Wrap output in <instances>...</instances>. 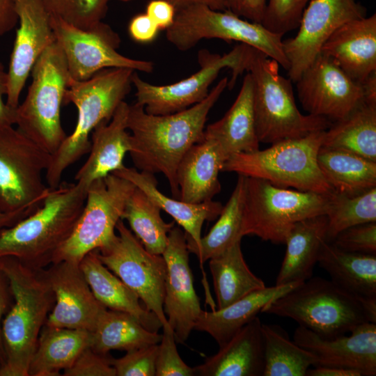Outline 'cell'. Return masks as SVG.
I'll use <instances>...</instances> for the list:
<instances>
[{
    "mask_svg": "<svg viewBox=\"0 0 376 376\" xmlns=\"http://www.w3.org/2000/svg\"><path fill=\"white\" fill-rule=\"evenodd\" d=\"M51 24L70 76L75 80H86L107 68H129L146 73L154 70L151 61L120 54L117 51L121 42L118 34L103 22L89 30L76 28L54 16H51Z\"/></svg>",
    "mask_w": 376,
    "mask_h": 376,
    "instance_id": "15",
    "label": "cell"
},
{
    "mask_svg": "<svg viewBox=\"0 0 376 376\" xmlns=\"http://www.w3.org/2000/svg\"><path fill=\"white\" fill-rule=\"evenodd\" d=\"M175 10L194 5H202L216 10H227L225 0H168Z\"/></svg>",
    "mask_w": 376,
    "mask_h": 376,
    "instance_id": "54",
    "label": "cell"
},
{
    "mask_svg": "<svg viewBox=\"0 0 376 376\" xmlns=\"http://www.w3.org/2000/svg\"><path fill=\"white\" fill-rule=\"evenodd\" d=\"M116 229L115 239L97 250L100 260L138 295L162 327L168 324L163 308L166 267L162 255L149 253L123 219Z\"/></svg>",
    "mask_w": 376,
    "mask_h": 376,
    "instance_id": "14",
    "label": "cell"
},
{
    "mask_svg": "<svg viewBox=\"0 0 376 376\" xmlns=\"http://www.w3.org/2000/svg\"><path fill=\"white\" fill-rule=\"evenodd\" d=\"M350 334L326 338L299 325L295 330L293 341L315 357L314 366L342 368L357 371L361 376H375L376 323H361Z\"/></svg>",
    "mask_w": 376,
    "mask_h": 376,
    "instance_id": "21",
    "label": "cell"
},
{
    "mask_svg": "<svg viewBox=\"0 0 376 376\" xmlns=\"http://www.w3.org/2000/svg\"><path fill=\"white\" fill-rule=\"evenodd\" d=\"M261 312L291 318L326 338L350 333L366 322L376 323V301L360 299L319 276L271 301Z\"/></svg>",
    "mask_w": 376,
    "mask_h": 376,
    "instance_id": "5",
    "label": "cell"
},
{
    "mask_svg": "<svg viewBox=\"0 0 376 376\" xmlns=\"http://www.w3.org/2000/svg\"><path fill=\"white\" fill-rule=\"evenodd\" d=\"M331 242L346 251L376 255V222L350 227Z\"/></svg>",
    "mask_w": 376,
    "mask_h": 376,
    "instance_id": "45",
    "label": "cell"
},
{
    "mask_svg": "<svg viewBox=\"0 0 376 376\" xmlns=\"http://www.w3.org/2000/svg\"><path fill=\"white\" fill-rule=\"evenodd\" d=\"M327 241L341 231L359 224L376 222V187L356 195L332 191L329 194Z\"/></svg>",
    "mask_w": 376,
    "mask_h": 376,
    "instance_id": "40",
    "label": "cell"
},
{
    "mask_svg": "<svg viewBox=\"0 0 376 376\" xmlns=\"http://www.w3.org/2000/svg\"><path fill=\"white\" fill-rule=\"evenodd\" d=\"M17 22L14 0H0V38L10 31Z\"/></svg>",
    "mask_w": 376,
    "mask_h": 376,
    "instance_id": "52",
    "label": "cell"
},
{
    "mask_svg": "<svg viewBox=\"0 0 376 376\" xmlns=\"http://www.w3.org/2000/svg\"><path fill=\"white\" fill-rule=\"evenodd\" d=\"M8 88L7 71L0 61V125H14L16 109L9 107L3 100Z\"/></svg>",
    "mask_w": 376,
    "mask_h": 376,
    "instance_id": "51",
    "label": "cell"
},
{
    "mask_svg": "<svg viewBox=\"0 0 376 376\" xmlns=\"http://www.w3.org/2000/svg\"><path fill=\"white\" fill-rule=\"evenodd\" d=\"M24 100L16 108L17 129L51 155L67 135L61 109L70 78L63 51L55 42L36 61Z\"/></svg>",
    "mask_w": 376,
    "mask_h": 376,
    "instance_id": "8",
    "label": "cell"
},
{
    "mask_svg": "<svg viewBox=\"0 0 376 376\" xmlns=\"http://www.w3.org/2000/svg\"><path fill=\"white\" fill-rule=\"evenodd\" d=\"M158 343L155 376H195L194 368L187 365L177 350L174 332L168 324L162 327Z\"/></svg>",
    "mask_w": 376,
    "mask_h": 376,
    "instance_id": "43",
    "label": "cell"
},
{
    "mask_svg": "<svg viewBox=\"0 0 376 376\" xmlns=\"http://www.w3.org/2000/svg\"><path fill=\"white\" fill-rule=\"evenodd\" d=\"M300 283H291L272 287L266 286L246 295L225 308L210 312L202 311L194 329L210 334L220 347L256 317L269 302L283 295Z\"/></svg>",
    "mask_w": 376,
    "mask_h": 376,
    "instance_id": "30",
    "label": "cell"
},
{
    "mask_svg": "<svg viewBox=\"0 0 376 376\" xmlns=\"http://www.w3.org/2000/svg\"><path fill=\"white\" fill-rule=\"evenodd\" d=\"M112 173L132 182L155 202L161 210L171 216L174 221L183 228L187 244H199L203 223L216 219L224 206L221 203L212 200L200 203H190L180 199L169 198L158 189V182L154 174L139 171L136 168L125 166Z\"/></svg>",
    "mask_w": 376,
    "mask_h": 376,
    "instance_id": "28",
    "label": "cell"
},
{
    "mask_svg": "<svg viewBox=\"0 0 376 376\" xmlns=\"http://www.w3.org/2000/svg\"><path fill=\"white\" fill-rule=\"evenodd\" d=\"M112 358L90 347L84 349L72 365L63 371L64 376H116Z\"/></svg>",
    "mask_w": 376,
    "mask_h": 376,
    "instance_id": "46",
    "label": "cell"
},
{
    "mask_svg": "<svg viewBox=\"0 0 376 376\" xmlns=\"http://www.w3.org/2000/svg\"><path fill=\"white\" fill-rule=\"evenodd\" d=\"M146 13L159 30H166L174 22L176 10L168 0H151L146 6Z\"/></svg>",
    "mask_w": 376,
    "mask_h": 376,
    "instance_id": "49",
    "label": "cell"
},
{
    "mask_svg": "<svg viewBox=\"0 0 376 376\" xmlns=\"http://www.w3.org/2000/svg\"><path fill=\"white\" fill-rule=\"evenodd\" d=\"M130 104L123 101L108 122L100 123L91 133L87 160L75 176L77 183L88 189L96 180L123 169L130 150V133L127 127Z\"/></svg>",
    "mask_w": 376,
    "mask_h": 376,
    "instance_id": "23",
    "label": "cell"
},
{
    "mask_svg": "<svg viewBox=\"0 0 376 376\" xmlns=\"http://www.w3.org/2000/svg\"><path fill=\"white\" fill-rule=\"evenodd\" d=\"M79 265L94 296L106 308L131 315L150 331L162 328L157 317L141 305L138 295L101 262L97 250L86 254Z\"/></svg>",
    "mask_w": 376,
    "mask_h": 376,
    "instance_id": "27",
    "label": "cell"
},
{
    "mask_svg": "<svg viewBox=\"0 0 376 376\" xmlns=\"http://www.w3.org/2000/svg\"><path fill=\"white\" fill-rule=\"evenodd\" d=\"M318 263L334 283L368 301H376V255L349 252L324 241Z\"/></svg>",
    "mask_w": 376,
    "mask_h": 376,
    "instance_id": "31",
    "label": "cell"
},
{
    "mask_svg": "<svg viewBox=\"0 0 376 376\" xmlns=\"http://www.w3.org/2000/svg\"><path fill=\"white\" fill-rule=\"evenodd\" d=\"M251 47L239 43L229 52L220 55L206 49L198 52L200 69L189 77L167 85H155L142 79L134 71L132 77L136 103L153 115H166L186 109L203 100L209 88L224 68L232 71L228 87L247 70Z\"/></svg>",
    "mask_w": 376,
    "mask_h": 376,
    "instance_id": "13",
    "label": "cell"
},
{
    "mask_svg": "<svg viewBox=\"0 0 376 376\" xmlns=\"http://www.w3.org/2000/svg\"><path fill=\"white\" fill-rule=\"evenodd\" d=\"M13 303V296L9 281L0 269V368L5 363V352L2 340L3 316L8 313Z\"/></svg>",
    "mask_w": 376,
    "mask_h": 376,
    "instance_id": "50",
    "label": "cell"
},
{
    "mask_svg": "<svg viewBox=\"0 0 376 376\" xmlns=\"http://www.w3.org/2000/svg\"><path fill=\"white\" fill-rule=\"evenodd\" d=\"M226 10L251 22L263 20L266 0H225Z\"/></svg>",
    "mask_w": 376,
    "mask_h": 376,
    "instance_id": "47",
    "label": "cell"
},
{
    "mask_svg": "<svg viewBox=\"0 0 376 376\" xmlns=\"http://www.w3.org/2000/svg\"><path fill=\"white\" fill-rule=\"evenodd\" d=\"M366 16V8L357 0H311L304 10L295 36L283 40L292 82L295 83L320 54L322 45L337 29Z\"/></svg>",
    "mask_w": 376,
    "mask_h": 376,
    "instance_id": "17",
    "label": "cell"
},
{
    "mask_svg": "<svg viewBox=\"0 0 376 376\" xmlns=\"http://www.w3.org/2000/svg\"><path fill=\"white\" fill-rule=\"evenodd\" d=\"M322 147L341 150L376 162V105L363 102L324 130Z\"/></svg>",
    "mask_w": 376,
    "mask_h": 376,
    "instance_id": "35",
    "label": "cell"
},
{
    "mask_svg": "<svg viewBox=\"0 0 376 376\" xmlns=\"http://www.w3.org/2000/svg\"><path fill=\"white\" fill-rule=\"evenodd\" d=\"M134 72L129 68H107L86 80L70 78L63 103L77 107V121L72 133L51 155L45 173L49 189L57 187L65 171L89 152L90 135L100 123L109 121L124 101L131 90Z\"/></svg>",
    "mask_w": 376,
    "mask_h": 376,
    "instance_id": "4",
    "label": "cell"
},
{
    "mask_svg": "<svg viewBox=\"0 0 376 376\" xmlns=\"http://www.w3.org/2000/svg\"><path fill=\"white\" fill-rule=\"evenodd\" d=\"M329 194L282 188L246 177L242 235L284 244L296 222L326 214Z\"/></svg>",
    "mask_w": 376,
    "mask_h": 376,
    "instance_id": "9",
    "label": "cell"
},
{
    "mask_svg": "<svg viewBox=\"0 0 376 376\" xmlns=\"http://www.w3.org/2000/svg\"><path fill=\"white\" fill-rule=\"evenodd\" d=\"M158 344L126 352L121 358H112L116 376H155Z\"/></svg>",
    "mask_w": 376,
    "mask_h": 376,
    "instance_id": "44",
    "label": "cell"
},
{
    "mask_svg": "<svg viewBox=\"0 0 376 376\" xmlns=\"http://www.w3.org/2000/svg\"><path fill=\"white\" fill-rule=\"evenodd\" d=\"M279 65L252 47L246 72L253 81V111L259 142L272 144L328 129L331 120L299 111L292 81L279 73Z\"/></svg>",
    "mask_w": 376,
    "mask_h": 376,
    "instance_id": "6",
    "label": "cell"
},
{
    "mask_svg": "<svg viewBox=\"0 0 376 376\" xmlns=\"http://www.w3.org/2000/svg\"><path fill=\"white\" fill-rule=\"evenodd\" d=\"M51 154L13 125H0V212L32 214L51 189L43 180Z\"/></svg>",
    "mask_w": 376,
    "mask_h": 376,
    "instance_id": "11",
    "label": "cell"
},
{
    "mask_svg": "<svg viewBox=\"0 0 376 376\" xmlns=\"http://www.w3.org/2000/svg\"><path fill=\"white\" fill-rule=\"evenodd\" d=\"M361 84L364 93V102L376 105V72L370 75Z\"/></svg>",
    "mask_w": 376,
    "mask_h": 376,
    "instance_id": "55",
    "label": "cell"
},
{
    "mask_svg": "<svg viewBox=\"0 0 376 376\" xmlns=\"http://www.w3.org/2000/svg\"><path fill=\"white\" fill-rule=\"evenodd\" d=\"M295 83L303 109L331 122L345 118L364 102L362 84L321 53Z\"/></svg>",
    "mask_w": 376,
    "mask_h": 376,
    "instance_id": "16",
    "label": "cell"
},
{
    "mask_svg": "<svg viewBox=\"0 0 376 376\" xmlns=\"http://www.w3.org/2000/svg\"><path fill=\"white\" fill-rule=\"evenodd\" d=\"M25 212L4 213L0 212V232L6 228H8L23 218L29 216Z\"/></svg>",
    "mask_w": 376,
    "mask_h": 376,
    "instance_id": "56",
    "label": "cell"
},
{
    "mask_svg": "<svg viewBox=\"0 0 376 376\" xmlns=\"http://www.w3.org/2000/svg\"><path fill=\"white\" fill-rule=\"evenodd\" d=\"M87 189L61 183L50 189L39 208L0 232V258L13 256L36 269L52 263L83 210Z\"/></svg>",
    "mask_w": 376,
    "mask_h": 376,
    "instance_id": "3",
    "label": "cell"
},
{
    "mask_svg": "<svg viewBox=\"0 0 376 376\" xmlns=\"http://www.w3.org/2000/svg\"><path fill=\"white\" fill-rule=\"evenodd\" d=\"M44 269L55 297L45 325L93 332L106 308L94 296L79 264L61 261Z\"/></svg>",
    "mask_w": 376,
    "mask_h": 376,
    "instance_id": "20",
    "label": "cell"
},
{
    "mask_svg": "<svg viewBox=\"0 0 376 376\" xmlns=\"http://www.w3.org/2000/svg\"><path fill=\"white\" fill-rule=\"evenodd\" d=\"M161 209L142 190L136 187L129 197L122 219L127 220L132 232L150 253L162 255L168 235L175 221L165 222Z\"/></svg>",
    "mask_w": 376,
    "mask_h": 376,
    "instance_id": "38",
    "label": "cell"
},
{
    "mask_svg": "<svg viewBox=\"0 0 376 376\" xmlns=\"http://www.w3.org/2000/svg\"><path fill=\"white\" fill-rule=\"evenodd\" d=\"M19 27L7 70L6 104L16 109L36 61L56 42L51 16L42 0H14Z\"/></svg>",
    "mask_w": 376,
    "mask_h": 376,
    "instance_id": "19",
    "label": "cell"
},
{
    "mask_svg": "<svg viewBox=\"0 0 376 376\" xmlns=\"http://www.w3.org/2000/svg\"><path fill=\"white\" fill-rule=\"evenodd\" d=\"M311 0H266L261 24L269 31L283 36L298 28L300 20Z\"/></svg>",
    "mask_w": 376,
    "mask_h": 376,
    "instance_id": "42",
    "label": "cell"
},
{
    "mask_svg": "<svg viewBox=\"0 0 376 376\" xmlns=\"http://www.w3.org/2000/svg\"><path fill=\"white\" fill-rule=\"evenodd\" d=\"M159 29L145 13L136 15L132 18L128 26L130 37L136 42L148 43L153 41Z\"/></svg>",
    "mask_w": 376,
    "mask_h": 376,
    "instance_id": "48",
    "label": "cell"
},
{
    "mask_svg": "<svg viewBox=\"0 0 376 376\" xmlns=\"http://www.w3.org/2000/svg\"><path fill=\"white\" fill-rule=\"evenodd\" d=\"M318 164L334 191L356 195L376 187V162L347 151L321 147Z\"/></svg>",
    "mask_w": 376,
    "mask_h": 376,
    "instance_id": "33",
    "label": "cell"
},
{
    "mask_svg": "<svg viewBox=\"0 0 376 376\" xmlns=\"http://www.w3.org/2000/svg\"><path fill=\"white\" fill-rule=\"evenodd\" d=\"M161 338L162 334L148 330L131 315L106 309L91 332L90 347L108 354L113 350L127 352L158 344Z\"/></svg>",
    "mask_w": 376,
    "mask_h": 376,
    "instance_id": "36",
    "label": "cell"
},
{
    "mask_svg": "<svg viewBox=\"0 0 376 376\" xmlns=\"http://www.w3.org/2000/svg\"><path fill=\"white\" fill-rule=\"evenodd\" d=\"M265 342V368L263 376H306L316 362L306 350L291 341L286 333L275 325L262 324Z\"/></svg>",
    "mask_w": 376,
    "mask_h": 376,
    "instance_id": "39",
    "label": "cell"
},
{
    "mask_svg": "<svg viewBox=\"0 0 376 376\" xmlns=\"http://www.w3.org/2000/svg\"><path fill=\"white\" fill-rule=\"evenodd\" d=\"M226 161L217 145L203 137L181 159L176 170V182L181 201L200 203L211 201L221 191L219 173Z\"/></svg>",
    "mask_w": 376,
    "mask_h": 376,
    "instance_id": "25",
    "label": "cell"
},
{
    "mask_svg": "<svg viewBox=\"0 0 376 376\" xmlns=\"http://www.w3.org/2000/svg\"><path fill=\"white\" fill-rule=\"evenodd\" d=\"M189 253L185 232L174 226L162 254L166 267L163 308L180 343L187 340L203 311L194 286Z\"/></svg>",
    "mask_w": 376,
    "mask_h": 376,
    "instance_id": "18",
    "label": "cell"
},
{
    "mask_svg": "<svg viewBox=\"0 0 376 376\" xmlns=\"http://www.w3.org/2000/svg\"><path fill=\"white\" fill-rule=\"evenodd\" d=\"M327 217L315 216L296 222L285 243L286 251L276 284L302 283L313 276L321 246L327 240Z\"/></svg>",
    "mask_w": 376,
    "mask_h": 376,
    "instance_id": "29",
    "label": "cell"
},
{
    "mask_svg": "<svg viewBox=\"0 0 376 376\" xmlns=\"http://www.w3.org/2000/svg\"><path fill=\"white\" fill-rule=\"evenodd\" d=\"M120 1H132V0H120Z\"/></svg>",
    "mask_w": 376,
    "mask_h": 376,
    "instance_id": "57",
    "label": "cell"
},
{
    "mask_svg": "<svg viewBox=\"0 0 376 376\" xmlns=\"http://www.w3.org/2000/svg\"><path fill=\"white\" fill-rule=\"evenodd\" d=\"M204 137L212 140L226 157L259 149L253 111V81L247 72L240 91L228 111L205 128Z\"/></svg>",
    "mask_w": 376,
    "mask_h": 376,
    "instance_id": "26",
    "label": "cell"
},
{
    "mask_svg": "<svg viewBox=\"0 0 376 376\" xmlns=\"http://www.w3.org/2000/svg\"><path fill=\"white\" fill-rule=\"evenodd\" d=\"M135 188L132 182L113 173L93 182L74 229L56 252L52 263L79 264L88 253L109 244L116 237V224Z\"/></svg>",
    "mask_w": 376,
    "mask_h": 376,
    "instance_id": "12",
    "label": "cell"
},
{
    "mask_svg": "<svg viewBox=\"0 0 376 376\" xmlns=\"http://www.w3.org/2000/svg\"><path fill=\"white\" fill-rule=\"evenodd\" d=\"M256 316L240 329L215 354L194 368L198 376H263L265 342Z\"/></svg>",
    "mask_w": 376,
    "mask_h": 376,
    "instance_id": "24",
    "label": "cell"
},
{
    "mask_svg": "<svg viewBox=\"0 0 376 376\" xmlns=\"http://www.w3.org/2000/svg\"><path fill=\"white\" fill-rule=\"evenodd\" d=\"M228 83L224 77L203 100L173 113L153 115L136 102L130 105L127 127L132 162L141 171L163 173L175 198H180L176 182L179 162L192 146L203 139L207 115Z\"/></svg>",
    "mask_w": 376,
    "mask_h": 376,
    "instance_id": "1",
    "label": "cell"
},
{
    "mask_svg": "<svg viewBox=\"0 0 376 376\" xmlns=\"http://www.w3.org/2000/svg\"><path fill=\"white\" fill-rule=\"evenodd\" d=\"M283 36L269 31L228 10H216L194 5L176 10L173 24L166 30L167 40L180 51L195 47L203 39H221L247 45L276 61L288 70Z\"/></svg>",
    "mask_w": 376,
    "mask_h": 376,
    "instance_id": "10",
    "label": "cell"
},
{
    "mask_svg": "<svg viewBox=\"0 0 376 376\" xmlns=\"http://www.w3.org/2000/svg\"><path fill=\"white\" fill-rule=\"evenodd\" d=\"M217 308L221 309L246 295L266 287L264 281L249 268L241 249V241L236 242L221 254L209 260Z\"/></svg>",
    "mask_w": 376,
    "mask_h": 376,
    "instance_id": "34",
    "label": "cell"
},
{
    "mask_svg": "<svg viewBox=\"0 0 376 376\" xmlns=\"http://www.w3.org/2000/svg\"><path fill=\"white\" fill-rule=\"evenodd\" d=\"M111 0H42L51 16L82 30L95 28L105 17Z\"/></svg>",
    "mask_w": 376,
    "mask_h": 376,
    "instance_id": "41",
    "label": "cell"
},
{
    "mask_svg": "<svg viewBox=\"0 0 376 376\" xmlns=\"http://www.w3.org/2000/svg\"><path fill=\"white\" fill-rule=\"evenodd\" d=\"M245 186L246 176L238 175L234 190L214 225L198 245L187 243L189 253H194L201 265L241 241Z\"/></svg>",
    "mask_w": 376,
    "mask_h": 376,
    "instance_id": "37",
    "label": "cell"
},
{
    "mask_svg": "<svg viewBox=\"0 0 376 376\" xmlns=\"http://www.w3.org/2000/svg\"><path fill=\"white\" fill-rule=\"evenodd\" d=\"M308 368L306 376H361L357 371L333 366H314Z\"/></svg>",
    "mask_w": 376,
    "mask_h": 376,
    "instance_id": "53",
    "label": "cell"
},
{
    "mask_svg": "<svg viewBox=\"0 0 376 376\" xmlns=\"http://www.w3.org/2000/svg\"><path fill=\"white\" fill-rule=\"evenodd\" d=\"M320 53L361 84L376 72V15L349 21L337 29Z\"/></svg>",
    "mask_w": 376,
    "mask_h": 376,
    "instance_id": "22",
    "label": "cell"
},
{
    "mask_svg": "<svg viewBox=\"0 0 376 376\" xmlns=\"http://www.w3.org/2000/svg\"><path fill=\"white\" fill-rule=\"evenodd\" d=\"M13 303L2 321L5 363L0 376H29L40 334L52 311L55 297L44 269L28 267L13 256L0 258Z\"/></svg>",
    "mask_w": 376,
    "mask_h": 376,
    "instance_id": "2",
    "label": "cell"
},
{
    "mask_svg": "<svg viewBox=\"0 0 376 376\" xmlns=\"http://www.w3.org/2000/svg\"><path fill=\"white\" fill-rule=\"evenodd\" d=\"M324 130L282 140L264 150L230 156L221 171L269 182L276 187L329 194L333 190L318 164Z\"/></svg>",
    "mask_w": 376,
    "mask_h": 376,
    "instance_id": "7",
    "label": "cell"
},
{
    "mask_svg": "<svg viewBox=\"0 0 376 376\" xmlns=\"http://www.w3.org/2000/svg\"><path fill=\"white\" fill-rule=\"evenodd\" d=\"M91 343V332L45 325L31 358L29 376H58Z\"/></svg>",
    "mask_w": 376,
    "mask_h": 376,
    "instance_id": "32",
    "label": "cell"
}]
</instances>
